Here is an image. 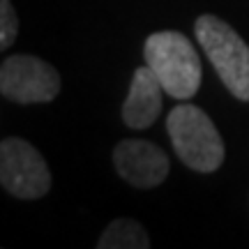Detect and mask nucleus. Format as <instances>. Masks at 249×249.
I'll use <instances>...</instances> for the list:
<instances>
[{"label":"nucleus","mask_w":249,"mask_h":249,"mask_svg":"<svg viewBox=\"0 0 249 249\" xmlns=\"http://www.w3.org/2000/svg\"><path fill=\"white\" fill-rule=\"evenodd\" d=\"M145 65L160 79L164 92L173 99H192L201 88V58L194 44L178 30H160L143 44Z\"/></svg>","instance_id":"1"},{"label":"nucleus","mask_w":249,"mask_h":249,"mask_svg":"<svg viewBox=\"0 0 249 249\" xmlns=\"http://www.w3.org/2000/svg\"><path fill=\"white\" fill-rule=\"evenodd\" d=\"M0 185L21 201H37L53 185L51 169L42 152L26 139L7 136L0 141Z\"/></svg>","instance_id":"4"},{"label":"nucleus","mask_w":249,"mask_h":249,"mask_svg":"<svg viewBox=\"0 0 249 249\" xmlns=\"http://www.w3.org/2000/svg\"><path fill=\"white\" fill-rule=\"evenodd\" d=\"M18 37V14L12 0H0V51H7Z\"/></svg>","instance_id":"9"},{"label":"nucleus","mask_w":249,"mask_h":249,"mask_svg":"<svg viewBox=\"0 0 249 249\" xmlns=\"http://www.w3.org/2000/svg\"><path fill=\"white\" fill-rule=\"evenodd\" d=\"M113 166L127 185L152 189L169 178L171 161L157 143L145 139H123L113 148Z\"/></svg>","instance_id":"6"},{"label":"nucleus","mask_w":249,"mask_h":249,"mask_svg":"<svg viewBox=\"0 0 249 249\" xmlns=\"http://www.w3.org/2000/svg\"><path fill=\"white\" fill-rule=\"evenodd\" d=\"M60 86V71L39 55L17 53L0 65V95L14 104L53 102Z\"/></svg>","instance_id":"5"},{"label":"nucleus","mask_w":249,"mask_h":249,"mask_svg":"<svg viewBox=\"0 0 249 249\" xmlns=\"http://www.w3.org/2000/svg\"><path fill=\"white\" fill-rule=\"evenodd\" d=\"M150 245V235L143 224L124 217L113 219L97 240V249H148Z\"/></svg>","instance_id":"8"},{"label":"nucleus","mask_w":249,"mask_h":249,"mask_svg":"<svg viewBox=\"0 0 249 249\" xmlns=\"http://www.w3.org/2000/svg\"><path fill=\"white\" fill-rule=\"evenodd\" d=\"M166 132L173 150L187 169L196 173H214L224 164L226 148L222 134L210 116L194 104H178L169 111Z\"/></svg>","instance_id":"2"},{"label":"nucleus","mask_w":249,"mask_h":249,"mask_svg":"<svg viewBox=\"0 0 249 249\" xmlns=\"http://www.w3.org/2000/svg\"><path fill=\"white\" fill-rule=\"evenodd\" d=\"M164 107V88L155 71L143 65L134 71L129 92L123 104V123L129 129H148L160 118Z\"/></svg>","instance_id":"7"},{"label":"nucleus","mask_w":249,"mask_h":249,"mask_svg":"<svg viewBox=\"0 0 249 249\" xmlns=\"http://www.w3.org/2000/svg\"><path fill=\"white\" fill-rule=\"evenodd\" d=\"M194 35L217 76L235 99L249 102V46L226 21L213 14H201L194 23Z\"/></svg>","instance_id":"3"}]
</instances>
